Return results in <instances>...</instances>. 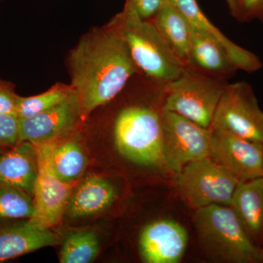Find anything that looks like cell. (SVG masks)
Instances as JSON below:
<instances>
[{
  "mask_svg": "<svg viewBox=\"0 0 263 263\" xmlns=\"http://www.w3.org/2000/svg\"><path fill=\"white\" fill-rule=\"evenodd\" d=\"M171 2L186 17L191 27L215 38L226 48L238 70L252 73L262 67V62L257 55L233 42L212 24L202 12L197 0H171Z\"/></svg>",
  "mask_w": 263,
  "mask_h": 263,
  "instance_id": "5bb4252c",
  "label": "cell"
},
{
  "mask_svg": "<svg viewBox=\"0 0 263 263\" xmlns=\"http://www.w3.org/2000/svg\"><path fill=\"white\" fill-rule=\"evenodd\" d=\"M12 221H0V262L60 243V235L51 228L30 219Z\"/></svg>",
  "mask_w": 263,
  "mask_h": 263,
  "instance_id": "4fadbf2b",
  "label": "cell"
},
{
  "mask_svg": "<svg viewBox=\"0 0 263 263\" xmlns=\"http://www.w3.org/2000/svg\"><path fill=\"white\" fill-rule=\"evenodd\" d=\"M34 197L15 186L0 182V221L31 219Z\"/></svg>",
  "mask_w": 263,
  "mask_h": 263,
  "instance_id": "603a6c76",
  "label": "cell"
},
{
  "mask_svg": "<svg viewBox=\"0 0 263 263\" xmlns=\"http://www.w3.org/2000/svg\"><path fill=\"white\" fill-rule=\"evenodd\" d=\"M261 179H262V183H263V171H262V176H261Z\"/></svg>",
  "mask_w": 263,
  "mask_h": 263,
  "instance_id": "f546056e",
  "label": "cell"
},
{
  "mask_svg": "<svg viewBox=\"0 0 263 263\" xmlns=\"http://www.w3.org/2000/svg\"><path fill=\"white\" fill-rule=\"evenodd\" d=\"M75 93L70 84L58 83L47 91L34 96L18 97L16 116L18 119L33 117L56 106Z\"/></svg>",
  "mask_w": 263,
  "mask_h": 263,
  "instance_id": "7402d4cb",
  "label": "cell"
},
{
  "mask_svg": "<svg viewBox=\"0 0 263 263\" xmlns=\"http://www.w3.org/2000/svg\"><path fill=\"white\" fill-rule=\"evenodd\" d=\"M34 146L48 162L52 172L63 182L71 184L81 177L86 168V155L75 140L64 139Z\"/></svg>",
  "mask_w": 263,
  "mask_h": 263,
  "instance_id": "d6986e66",
  "label": "cell"
},
{
  "mask_svg": "<svg viewBox=\"0 0 263 263\" xmlns=\"http://www.w3.org/2000/svg\"><path fill=\"white\" fill-rule=\"evenodd\" d=\"M152 21L170 49L188 66L191 26L186 17L171 0H166Z\"/></svg>",
  "mask_w": 263,
  "mask_h": 263,
  "instance_id": "ffe728a7",
  "label": "cell"
},
{
  "mask_svg": "<svg viewBox=\"0 0 263 263\" xmlns=\"http://www.w3.org/2000/svg\"><path fill=\"white\" fill-rule=\"evenodd\" d=\"M20 143L19 119L14 114H0V148H9Z\"/></svg>",
  "mask_w": 263,
  "mask_h": 263,
  "instance_id": "cb8c5ba5",
  "label": "cell"
},
{
  "mask_svg": "<svg viewBox=\"0 0 263 263\" xmlns=\"http://www.w3.org/2000/svg\"><path fill=\"white\" fill-rule=\"evenodd\" d=\"M2 1H3V0H0V3H1Z\"/></svg>",
  "mask_w": 263,
  "mask_h": 263,
  "instance_id": "4dcf8cb0",
  "label": "cell"
},
{
  "mask_svg": "<svg viewBox=\"0 0 263 263\" xmlns=\"http://www.w3.org/2000/svg\"><path fill=\"white\" fill-rule=\"evenodd\" d=\"M166 0H125L123 10L142 20H152Z\"/></svg>",
  "mask_w": 263,
  "mask_h": 263,
  "instance_id": "d4e9b609",
  "label": "cell"
},
{
  "mask_svg": "<svg viewBox=\"0 0 263 263\" xmlns=\"http://www.w3.org/2000/svg\"><path fill=\"white\" fill-rule=\"evenodd\" d=\"M188 240L187 230L177 221L158 219L142 230L140 254L147 263H178L184 255Z\"/></svg>",
  "mask_w": 263,
  "mask_h": 263,
  "instance_id": "8fae6325",
  "label": "cell"
},
{
  "mask_svg": "<svg viewBox=\"0 0 263 263\" xmlns=\"http://www.w3.org/2000/svg\"><path fill=\"white\" fill-rule=\"evenodd\" d=\"M142 105L123 108L114 121V137L119 153L135 163L164 165L162 110Z\"/></svg>",
  "mask_w": 263,
  "mask_h": 263,
  "instance_id": "277c9868",
  "label": "cell"
},
{
  "mask_svg": "<svg viewBox=\"0 0 263 263\" xmlns=\"http://www.w3.org/2000/svg\"><path fill=\"white\" fill-rule=\"evenodd\" d=\"M227 5H228V9L230 10V14L234 15L235 11L237 10V7H238V1L239 0H226Z\"/></svg>",
  "mask_w": 263,
  "mask_h": 263,
  "instance_id": "83f0119b",
  "label": "cell"
},
{
  "mask_svg": "<svg viewBox=\"0 0 263 263\" xmlns=\"http://www.w3.org/2000/svg\"><path fill=\"white\" fill-rule=\"evenodd\" d=\"M176 183L185 201L195 210L212 205L230 206L240 183L209 157L186 164L176 174Z\"/></svg>",
  "mask_w": 263,
  "mask_h": 263,
  "instance_id": "8992f818",
  "label": "cell"
},
{
  "mask_svg": "<svg viewBox=\"0 0 263 263\" xmlns=\"http://www.w3.org/2000/svg\"><path fill=\"white\" fill-rule=\"evenodd\" d=\"M117 197V188L113 183L91 175L71 195L66 212L73 219L95 215L110 207Z\"/></svg>",
  "mask_w": 263,
  "mask_h": 263,
  "instance_id": "e0dca14e",
  "label": "cell"
},
{
  "mask_svg": "<svg viewBox=\"0 0 263 263\" xmlns=\"http://www.w3.org/2000/svg\"><path fill=\"white\" fill-rule=\"evenodd\" d=\"M18 97L13 83L0 79V114L16 115Z\"/></svg>",
  "mask_w": 263,
  "mask_h": 263,
  "instance_id": "4316f807",
  "label": "cell"
},
{
  "mask_svg": "<svg viewBox=\"0 0 263 263\" xmlns=\"http://www.w3.org/2000/svg\"><path fill=\"white\" fill-rule=\"evenodd\" d=\"M233 17L241 23L258 21L263 24V0H239Z\"/></svg>",
  "mask_w": 263,
  "mask_h": 263,
  "instance_id": "484cf974",
  "label": "cell"
},
{
  "mask_svg": "<svg viewBox=\"0 0 263 263\" xmlns=\"http://www.w3.org/2000/svg\"><path fill=\"white\" fill-rule=\"evenodd\" d=\"M164 165L175 174L186 164L209 157L212 129L162 109Z\"/></svg>",
  "mask_w": 263,
  "mask_h": 263,
  "instance_id": "ba28073f",
  "label": "cell"
},
{
  "mask_svg": "<svg viewBox=\"0 0 263 263\" xmlns=\"http://www.w3.org/2000/svg\"><path fill=\"white\" fill-rule=\"evenodd\" d=\"M5 149H7V148H0V154H1L2 152H4V151Z\"/></svg>",
  "mask_w": 263,
  "mask_h": 263,
  "instance_id": "f1b7e54d",
  "label": "cell"
},
{
  "mask_svg": "<svg viewBox=\"0 0 263 263\" xmlns=\"http://www.w3.org/2000/svg\"><path fill=\"white\" fill-rule=\"evenodd\" d=\"M107 24L124 40L139 73L146 79L167 84L187 66L170 49L152 20H142L122 10Z\"/></svg>",
  "mask_w": 263,
  "mask_h": 263,
  "instance_id": "7a4b0ae2",
  "label": "cell"
},
{
  "mask_svg": "<svg viewBox=\"0 0 263 263\" xmlns=\"http://www.w3.org/2000/svg\"><path fill=\"white\" fill-rule=\"evenodd\" d=\"M68 66L85 117L117 98L139 74L124 40L108 24L81 37L71 50Z\"/></svg>",
  "mask_w": 263,
  "mask_h": 263,
  "instance_id": "6da1fadb",
  "label": "cell"
},
{
  "mask_svg": "<svg viewBox=\"0 0 263 263\" xmlns=\"http://www.w3.org/2000/svg\"><path fill=\"white\" fill-rule=\"evenodd\" d=\"M100 250L98 235L92 230L72 232L66 237L60 252L62 263H89Z\"/></svg>",
  "mask_w": 263,
  "mask_h": 263,
  "instance_id": "44dd1931",
  "label": "cell"
},
{
  "mask_svg": "<svg viewBox=\"0 0 263 263\" xmlns=\"http://www.w3.org/2000/svg\"><path fill=\"white\" fill-rule=\"evenodd\" d=\"M212 129L209 158L240 183L261 178L263 144L221 129Z\"/></svg>",
  "mask_w": 263,
  "mask_h": 263,
  "instance_id": "9c48e42d",
  "label": "cell"
},
{
  "mask_svg": "<svg viewBox=\"0 0 263 263\" xmlns=\"http://www.w3.org/2000/svg\"><path fill=\"white\" fill-rule=\"evenodd\" d=\"M38 174L34 186V213L31 220L51 228L62 221L71 196V184L55 176L48 162L37 151Z\"/></svg>",
  "mask_w": 263,
  "mask_h": 263,
  "instance_id": "7c38bea8",
  "label": "cell"
},
{
  "mask_svg": "<svg viewBox=\"0 0 263 263\" xmlns=\"http://www.w3.org/2000/svg\"><path fill=\"white\" fill-rule=\"evenodd\" d=\"M83 117L76 92L62 103L33 117L19 119V141L34 146L65 139Z\"/></svg>",
  "mask_w": 263,
  "mask_h": 263,
  "instance_id": "30bf717a",
  "label": "cell"
},
{
  "mask_svg": "<svg viewBox=\"0 0 263 263\" xmlns=\"http://www.w3.org/2000/svg\"><path fill=\"white\" fill-rule=\"evenodd\" d=\"M194 224L200 247L210 258L229 263L263 262V249L254 243L230 206L195 210Z\"/></svg>",
  "mask_w": 263,
  "mask_h": 263,
  "instance_id": "3957f363",
  "label": "cell"
},
{
  "mask_svg": "<svg viewBox=\"0 0 263 263\" xmlns=\"http://www.w3.org/2000/svg\"><path fill=\"white\" fill-rule=\"evenodd\" d=\"M188 66L224 79L238 70L226 48L217 40L193 27Z\"/></svg>",
  "mask_w": 263,
  "mask_h": 263,
  "instance_id": "2e32d148",
  "label": "cell"
},
{
  "mask_svg": "<svg viewBox=\"0 0 263 263\" xmlns=\"http://www.w3.org/2000/svg\"><path fill=\"white\" fill-rule=\"evenodd\" d=\"M230 207L256 245L263 240V183L261 178L240 183Z\"/></svg>",
  "mask_w": 263,
  "mask_h": 263,
  "instance_id": "ac0fdd59",
  "label": "cell"
},
{
  "mask_svg": "<svg viewBox=\"0 0 263 263\" xmlns=\"http://www.w3.org/2000/svg\"><path fill=\"white\" fill-rule=\"evenodd\" d=\"M211 127L263 144V111L248 82L227 84Z\"/></svg>",
  "mask_w": 263,
  "mask_h": 263,
  "instance_id": "52a82bcc",
  "label": "cell"
},
{
  "mask_svg": "<svg viewBox=\"0 0 263 263\" xmlns=\"http://www.w3.org/2000/svg\"><path fill=\"white\" fill-rule=\"evenodd\" d=\"M228 83L190 66L166 86L163 109L210 128Z\"/></svg>",
  "mask_w": 263,
  "mask_h": 263,
  "instance_id": "5b68a950",
  "label": "cell"
},
{
  "mask_svg": "<svg viewBox=\"0 0 263 263\" xmlns=\"http://www.w3.org/2000/svg\"><path fill=\"white\" fill-rule=\"evenodd\" d=\"M38 174L36 147L22 141L0 154V182L33 195Z\"/></svg>",
  "mask_w": 263,
  "mask_h": 263,
  "instance_id": "9a60e30c",
  "label": "cell"
}]
</instances>
